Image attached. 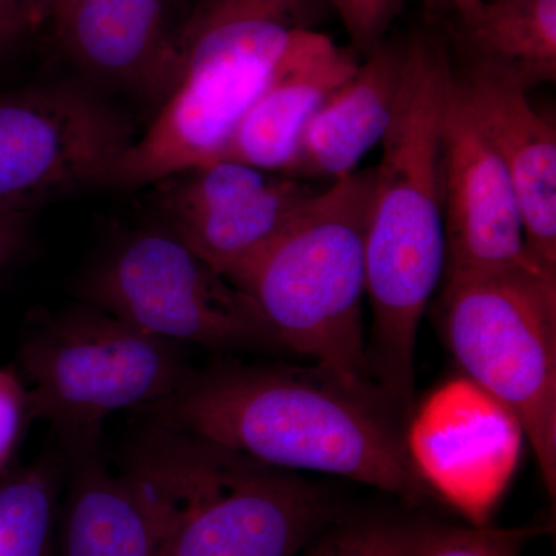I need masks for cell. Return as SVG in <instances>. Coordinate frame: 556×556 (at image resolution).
Instances as JSON below:
<instances>
[{"instance_id": "9c48e42d", "label": "cell", "mask_w": 556, "mask_h": 556, "mask_svg": "<svg viewBox=\"0 0 556 556\" xmlns=\"http://www.w3.org/2000/svg\"><path fill=\"white\" fill-rule=\"evenodd\" d=\"M131 124L87 83L0 94V207L28 212L108 186Z\"/></svg>"}, {"instance_id": "ffe728a7", "label": "cell", "mask_w": 556, "mask_h": 556, "mask_svg": "<svg viewBox=\"0 0 556 556\" xmlns=\"http://www.w3.org/2000/svg\"><path fill=\"white\" fill-rule=\"evenodd\" d=\"M60 466L53 457L25 468L0 485V556H46Z\"/></svg>"}, {"instance_id": "5b68a950", "label": "cell", "mask_w": 556, "mask_h": 556, "mask_svg": "<svg viewBox=\"0 0 556 556\" xmlns=\"http://www.w3.org/2000/svg\"><path fill=\"white\" fill-rule=\"evenodd\" d=\"M155 426L127 471L159 518L160 556H299L343 515L294 471Z\"/></svg>"}, {"instance_id": "4fadbf2b", "label": "cell", "mask_w": 556, "mask_h": 556, "mask_svg": "<svg viewBox=\"0 0 556 556\" xmlns=\"http://www.w3.org/2000/svg\"><path fill=\"white\" fill-rule=\"evenodd\" d=\"M50 22L89 86L163 104L175 79L166 0H56Z\"/></svg>"}, {"instance_id": "ac0fdd59", "label": "cell", "mask_w": 556, "mask_h": 556, "mask_svg": "<svg viewBox=\"0 0 556 556\" xmlns=\"http://www.w3.org/2000/svg\"><path fill=\"white\" fill-rule=\"evenodd\" d=\"M477 62L514 73L526 89L556 78V0H484L460 20Z\"/></svg>"}, {"instance_id": "5bb4252c", "label": "cell", "mask_w": 556, "mask_h": 556, "mask_svg": "<svg viewBox=\"0 0 556 556\" xmlns=\"http://www.w3.org/2000/svg\"><path fill=\"white\" fill-rule=\"evenodd\" d=\"M460 87L517 195L526 248L556 273V131L508 70L475 61Z\"/></svg>"}, {"instance_id": "2e32d148", "label": "cell", "mask_w": 556, "mask_h": 556, "mask_svg": "<svg viewBox=\"0 0 556 556\" xmlns=\"http://www.w3.org/2000/svg\"><path fill=\"white\" fill-rule=\"evenodd\" d=\"M404 67V47L382 42L332 91L306 124L287 177L340 179L382 141Z\"/></svg>"}, {"instance_id": "7a4b0ae2", "label": "cell", "mask_w": 556, "mask_h": 556, "mask_svg": "<svg viewBox=\"0 0 556 556\" xmlns=\"http://www.w3.org/2000/svg\"><path fill=\"white\" fill-rule=\"evenodd\" d=\"M141 412L266 466L351 479L409 508L439 500L417 473L388 413L314 369L219 362L188 371L169 396Z\"/></svg>"}, {"instance_id": "ba28073f", "label": "cell", "mask_w": 556, "mask_h": 556, "mask_svg": "<svg viewBox=\"0 0 556 556\" xmlns=\"http://www.w3.org/2000/svg\"><path fill=\"white\" fill-rule=\"evenodd\" d=\"M83 299L167 342L281 350L254 300L160 223L121 240L84 281Z\"/></svg>"}, {"instance_id": "8992f818", "label": "cell", "mask_w": 556, "mask_h": 556, "mask_svg": "<svg viewBox=\"0 0 556 556\" xmlns=\"http://www.w3.org/2000/svg\"><path fill=\"white\" fill-rule=\"evenodd\" d=\"M445 339L466 378L514 415L556 493V273L526 265L445 281Z\"/></svg>"}, {"instance_id": "3957f363", "label": "cell", "mask_w": 556, "mask_h": 556, "mask_svg": "<svg viewBox=\"0 0 556 556\" xmlns=\"http://www.w3.org/2000/svg\"><path fill=\"white\" fill-rule=\"evenodd\" d=\"M372 185L375 169L332 181L232 285L254 300L281 350L309 358L321 378L388 413L368 375L362 313Z\"/></svg>"}, {"instance_id": "30bf717a", "label": "cell", "mask_w": 556, "mask_h": 556, "mask_svg": "<svg viewBox=\"0 0 556 556\" xmlns=\"http://www.w3.org/2000/svg\"><path fill=\"white\" fill-rule=\"evenodd\" d=\"M149 188L160 225L230 283L317 193L303 179L232 160L175 172Z\"/></svg>"}, {"instance_id": "d6986e66", "label": "cell", "mask_w": 556, "mask_h": 556, "mask_svg": "<svg viewBox=\"0 0 556 556\" xmlns=\"http://www.w3.org/2000/svg\"><path fill=\"white\" fill-rule=\"evenodd\" d=\"M466 527L419 511H390L336 519L299 556H427Z\"/></svg>"}, {"instance_id": "6da1fadb", "label": "cell", "mask_w": 556, "mask_h": 556, "mask_svg": "<svg viewBox=\"0 0 556 556\" xmlns=\"http://www.w3.org/2000/svg\"><path fill=\"white\" fill-rule=\"evenodd\" d=\"M456 73L447 47L413 36L369 204L367 298L371 334L368 375L391 413L409 416L420 321L444 274L442 124Z\"/></svg>"}, {"instance_id": "7c38bea8", "label": "cell", "mask_w": 556, "mask_h": 556, "mask_svg": "<svg viewBox=\"0 0 556 556\" xmlns=\"http://www.w3.org/2000/svg\"><path fill=\"white\" fill-rule=\"evenodd\" d=\"M441 182L445 281L536 262L526 248L506 167L479 127L457 75L442 124Z\"/></svg>"}, {"instance_id": "603a6c76", "label": "cell", "mask_w": 556, "mask_h": 556, "mask_svg": "<svg viewBox=\"0 0 556 556\" xmlns=\"http://www.w3.org/2000/svg\"><path fill=\"white\" fill-rule=\"evenodd\" d=\"M25 415V391L13 372L0 369V467L9 459Z\"/></svg>"}, {"instance_id": "8fae6325", "label": "cell", "mask_w": 556, "mask_h": 556, "mask_svg": "<svg viewBox=\"0 0 556 556\" xmlns=\"http://www.w3.org/2000/svg\"><path fill=\"white\" fill-rule=\"evenodd\" d=\"M409 459L439 500L484 526L521 452L518 420L470 379L438 388L412 413Z\"/></svg>"}, {"instance_id": "4316f807", "label": "cell", "mask_w": 556, "mask_h": 556, "mask_svg": "<svg viewBox=\"0 0 556 556\" xmlns=\"http://www.w3.org/2000/svg\"><path fill=\"white\" fill-rule=\"evenodd\" d=\"M448 2L452 3L453 9L456 10L459 20H467L471 14L477 13L484 0H448Z\"/></svg>"}, {"instance_id": "d4e9b609", "label": "cell", "mask_w": 556, "mask_h": 556, "mask_svg": "<svg viewBox=\"0 0 556 556\" xmlns=\"http://www.w3.org/2000/svg\"><path fill=\"white\" fill-rule=\"evenodd\" d=\"M54 3L56 0H0V5L20 14L33 31L50 21Z\"/></svg>"}, {"instance_id": "52a82bcc", "label": "cell", "mask_w": 556, "mask_h": 556, "mask_svg": "<svg viewBox=\"0 0 556 556\" xmlns=\"http://www.w3.org/2000/svg\"><path fill=\"white\" fill-rule=\"evenodd\" d=\"M175 345L90 303L40 318L20 350L25 413L50 424L68 456L97 448L110 415L155 404L188 375Z\"/></svg>"}, {"instance_id": "44dd1931", "label": "cell", "mask_w": 556, "mask_h": 556, "mask_svg": "<svg viewBox=\"0 0 556 556\" xmlns=\"http://www.w3.org/2000/svg\"><path fill=\"white\" fill-rule=\"evenodd\" d=\"M547 530V527L540 526L515 529L466 527L459 536L434 548L427 556H519L530 540Z\"/></svg>"}, {"instance_id": "9a60e30c", "label": "cell", "mask_w": 556, "mask_h": 556, "mask_svg": "<svg viewBox=\"0 0 556 556\" xmlns=\"http://www.w3.org/2000/svg\"><path fill=\"white\" fill-rule=\"evenodd\" d=\"M358 67L351 51L303 28L289 43L219 160L287 175L300 138L317 109Z\"/></svg>"}, {"instance_id": "277c9868", "label": "cell", "mask_w": 556, "mask_h": 556, "mask_svg": "<svg viewBox=\"0 0 556 556\" xmlns=\"http://www.w3.org/2000/svg\"><path fill=\"white\" fill-rule=\"evenodd\" d=\"M316 0H201L175 36V79L155 118L124 152L109 188H149L218 161Z\"/></svg>"}, {"instance_id": "484cf974", "label": "cell", "mask_w": 556, "mask_h": 556, "mask_svg": "<svg viewBox=\"0 0 556 556\" xmlns=\"http://www.w3.org/2000/svg\"><path fill=\"white\" fill-rule=\"evenodd\" d=\"M31 31L30 25L20 14L0 5V56L9 53Z\"/></svg>"}, {"instance_id": "cb8c5ba5", "label": "cell", "mask_w": 556, "mask_h": 556, "mask_svg": "<svg viewBox=\"0 0 556 556\" xmlns=\"http://www.w3.org/2000/svg\"><path fill=\"white\" fill-rule=\"evenodd\" d=\"M28 212L0 207V268L20 254L27 240Z\"/></svg>"}, {"instance_id": "7402d4cb", "label": "cell", "mask_w": 556, "mask_h": 556, "mask_svg": "<svg viewBox=\"0 0 556 556\" xmlns=\"http://www.w3.org/2000/svg\"><path fill=\"white\" fill-rule=\"evenodd\" d=\"M338 11L345 25L348 35L353 40L354 49L367 56L380 43L386 42V35L391 22L397 16L402 0H328Z\"/></svg>"}, {"instance_id": "e0dca14e", "label": "cell", "mask_w": 556, "mask_h": 556, "mask_svg": "<svg viewBox=\"0 0 556 556\" xmlns=\"http://www.w3.org/2000/svg\"><path fill=\"white\" fill-rule=\"evenodd\" d=\"M70 459L62 556H160L159 518L129 471L110 473L97 448Z\"/></svg>"}]
</instances>
